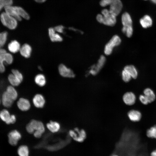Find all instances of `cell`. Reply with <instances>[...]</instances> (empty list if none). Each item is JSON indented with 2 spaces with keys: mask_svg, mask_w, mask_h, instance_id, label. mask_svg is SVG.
<instances>
[{
  "mask_svg": "<svg viewBox=\"0 0 156 156\" xmlns=\"http://www.w3.org/2000/svg\"><path fill=\"white\" fill-rule=\"evenodd\" d=\"M17 153L19 156H29V148L26 145H21L17 149Z\"/></svg>",
  "mask_w": 156,
  "mask_h": 156,
  "instance_id": "cell-27",
  "label": "cell"
},
{
  "mask_svg": "<svg viewBox=\"0 0 156 156\" xmlns=\"http://www.w3.org/2000/svg\"><path fill=\"white\" fill-rule=\"evenodd\" d=\"M127 116L131 121L134 122H139L142 118V114L141 112L135 109L129 110L127 113Z\"/></svg>",
  "mask_w": 156,
  "mask_h": 156,
  "instance_id": "cell-12",
  "label": "cell"
},
{
  "mask_svg": "<svg viewBox=\"0 0 156 156\" xmlns=\"http://www.w3.org/2000/svg\"><path fill=\"white\" fill-rule=\"evenodd\" d=\"M121 76L122 80L125 83L129 82L132 78L130 74L123 69L121 72Z\"/></svg>",
  "mask_w": 156,
  "mask_h": 156,
  "instance_id": "cell-33",
  "label": "cell"
},
{
  "mask_svg": "<svg viewBox=\"0 0 156 156\" xmlns=\"http://www.w3.org/2000/svg\"><path fill=\"white\" fill-rule=\"evenodd\" d=\"M16 118L14 115H10V117L8 120L5 122L7 124H14L16 121Z\"/></svg>",
  "mask_w": 156,
  "mask_h": 156,
  "instance_id": "cell-38",
  "label": "cell"
},
{
  "mask_svg": "<svg viewBox=\"0 0 156 156\" xmlns=\"http://www.w3.org/2000/svg\"><path fill=\"white\" fill-rule=\"evenodd\" d=\"M17 105L18 108L22 111L28 110L31 107L30 103L27 99L21 98L17 102Z\"/></svg>",
  "mask_w": 156,
  "mask_h": 156,
  "instance_id": "cell-13",
  "label": "cell"
},
{
  "mask_svg": "<svg viewBox=\"0 0 156 156\" xmlns=\"http://www.w3.org/2000/svg\"><path fill=\"white\" fill-rule=\"evenodd\" d=\"M8 79L9 81L12 86H18L22 82L17 77L12 73L8 75Z\"/></svg>",
  "mask_w": 156,
  "mask_h": 156,
  "instance_id": "cell-26",
  "label": "cell"
},
{
  "mask_svg": "<svg viewBox=\"0 0 156 156\" xmlns=\"http://www.w3.org/2000/svg\"><path fill=\"white\" fill-rule=\"evenodd\" d=\"M151 156H156V149L153 151L151 153Z\"/></svg>",
  "mask_w": 156,
  "mask_h": 156,
  "instance_id": "cell-43",
  "label": "cell"
},
{
  "mask_svg": "<svg viewBox=\"0 0 156 156\" xmlns=\"http://www.w3.org/2000/svg\"><path fill=\"white\" fill-rule=\"evenodd\" d=\"M13 2V0H0V6L3 8L4 7L11 5Z\"/></svg>",
  "mask_w": 156,
  "mask_h": 156,
  "instance_id": "cell-36",
  "label": "cell"
},
{
  "mask_svg": "<svg viewBox=\"0 0 156 156\" xmlns=\"http://www.w3.org/2000/svg\"><path fill=\"white\" fill-rule=\"evenodd\" d=\"M151 1L153 3L156 4V0H151Z\"/></svg>",
  "mask_w": 156,
  "mask_h": 156,
  "instance_id": "cell-44",
  "label": "cell"
},
{
  "mask_svg": "<svg viewBox=\"0 0 156 156\" xmlns=\"http://www.w3.org/2000/svg\"><path fill=\"white\" fill-rule=\"evenodd\" d=\"M6 52V51L5 49L0 48V55Z\"/></svg>",
  "mask_w": 156,
  "mask_h": 156,
  "instance_id": "cell-42",
  "label": "cell"
},
{
  "mask_svg": "<svg viewBox=\"0 0 156 156\" xmlns=\"http://www.w3.org/2000/svg\"><path fill=\"white\" fill-rule=\"evenodd\" d=\"M47 0H42V3L45 2Z\"/></svg>",
  "mask_w": 156,
  "mask_h": 156,
  "instance_id": "cell-47",
  "label": "cell"
},
{
  "mask_svg": "<svg viewBox=\"0 0 156 156\" xmlns=\"http://www.w3.org/2000/svg\"></svg>",
  "mask_w": 156,
  "mask_h": 156,
  "instance_id": "cell-49",
  "label": "cell"
},
{
  "mask_svg": "<svg viewBox=\"0 0 156 156\" xmlns=\"http://www.w3.org/2000/svg\"><path fill=\"white\" fill-rule=\"evenodd\" d=\"M10 116L9 111L6 109H3L0 112V118L5 122L8 120Z\"/></svg>",
  "mask_w": 156,
  "mask_h": 156,
  "instance_id": "cell-32",
  "label": "cell"
},
{
  "mask_svg": "<svg viewBox=\"0 0 156 156\" xmlns=\"http://www.w3.org/2000/svg\"><path fill=\"white\" fill-rule=\"evenodd\" d=\"M15 7L17 13L21 17L26 20L29 19V15L23 8L19 6H15Z\"/></svg>",
  "mask_w": 156,
  "mask_h": 156,
  "instance_id": "cell-30",
  "label": "cell"
},
{
  "mask_svg": "<svg viewBox=\"0 0 156 156\" xmlns=\"http://www.w3.org/2000/svg\"><path fill=\"white\" fill-rule=\"evenodd\" d=\"M14 101L8 96L6 91L3 93L2 95V102L4 107L8 108L10 107L13 104Z\"/></svg>",
  "mask_w": 156,
  "mask_h": 156,
  "instance_id": "cell-23",
  "label": "cell"
},
{
  "mask_svg": "<svg viewBox=\"0 0 156 156\" xmlns=\"http://www.w3.org/2000/svg\"><path fill=\"white\" fill-rule=\"evenodd\" d=\"M58 70L60 74L63 77L73 78L75 77L73 71L63 64H61L59 66Z\"/></svg>",
  "mask_w": 156,
  "mask_h": 156,
  "instance_id": "cell-11",
  "label": "cell"
},
{
  "mask_svg": "<svg viewBox=\"0 0 156 156\" xmlns=\"http://www.w3.org/2000/svg\"><path fill=\"white\" fill-rule=\"evenodd\" d=\"M8 35V33L6 31L0 33V48L2 47L6 43Z\"/></svg>",
  "mask_w": 156,
  "mask_h": 156,
  "instance_id": "cell-34",
  "label": "cell"
},
{
  "mask_svg": "<svg viewBox=\"0 0 156 156\" xmlns=\"http://www.w3.org/2000/svg\"><path fill=\"white\" fill-rule=\"evenodd\" d=\"M121 39L119 35H114L104 46V54L106 56L111 55L112 53L114 48L119 46L121 44Z\"/></svg>",
  "mask_w": 156,
  "mask_h": 156,
  "instance_id": "cell-2",
  "label": "cell"
},
{
  "mask_svg": "<svg viewBox=\"0 0 156 156\" xmlns=\"http://www.w3.org/2000/svg\"><path fill=\"white\" fill-rule=\"evenodd\" d=\"M20 48L19 43L16 40L11 41L8 45V50L13 53H16L19 51Z\"/></svg>",
  "mask_w": 156,
  "mask_h": 156,
  "instance_id": "cell-22",
  "label": "cell"
},
{
  "mask_svg": "<svg viewBox=\"0 0 156 156\" xmlns=\"http://www.w3.org/2000/svg\"><path fill=\"white\" fill-rule=\"evenodd\" d=\"M140 22L143 28H147L152 26L153 21L150 16L148 15H146L140 19Z\"/></svg>",
  "mask_w": 156,
  "mask_h": 156,
  "instance_id": "cell-17",
  "label": "cell"
},
{
  "mask_svg": "<svg viewBox=\"0 0 156 156\" xmlns=\"http://www.w3.org/2000/svg\"><path fill=\"white\" fill-rule=\"evenodd\" d=\"M46 126L48 129L53 133L58 132L60 128L59 123L55 121H51L47 124Z\"/></svg>",
  "mask_w": 156,
  "mask_h": 156,
  "instance_id": "cell-24",
  "label": "cell"
},
{
  "mask_svg": "<svg viewBox=\"0 0 156 156\" xmlns=\"http://www.w3.org/2000/svg\"><path fill=\"white\" fill-rule=\"evenodd\" d=\"M122 99L126 105L131 106L135 103L136 101V96L133 92H128L124 94L122 97Z\"/></svg>",
  "mask_w": 156,
  "mask_h": 156,
  "instance_id": "cell-10",
  "label": "cell"
},
{
  "mask_svg": "<svg viewBox=\"0 0 156 156\" xmlns=\"http://www.w3.org/2000/svg\"><path fill=\"white\" fill-rule=\"evenodd\" d=\"M13 57L12 55L7 52L0 55V73H2L5 70L4 65V62L8 64H11L13 62Z\"/></svg>",
  "mask_w": 156,
  "mask_h": 156,
  "instance_id": "cell-7",
  "label": "cell"
},
{
  "mask_svg": "<svg viewBox=\"0 0 156 156\" xmlns=\"http://www.w3.org/2000/svg\"><path fill=\"white\" fill-rule=\"evenodd\" d=\"M121 31L123 33L126 35L127 37L131 38L132 36L133 32L132 25L128 27L123 26Z\"/></svg>",
  "mask_w": 156,
  "mask_h": 156,
  "instance_id": "cell-31",
  "label": "cell"
},
{
  "mask_svg": "<svg viewBox=\"0 0 156 156\" xmlns=\"http://www.w3.org/2000/svg\"><path fill=\"white\" fill-rule=\"evenodd\" d=\"M146 134L148 138L156 139V124L148 129L146 132Z\"/></svg>",
  "mask_w": 156,
  "mask_h": 156,
  "instance_id": "cell-29",
  "label": "cell"
},
{
  "mask_svg": "<svg viewBox=\"0 0 156 156\" xmlns=\"http://www.w3.org/2000/svg\"><path fill=\"white\" fill-rule=\"evenodd\" d=\"M110 156H119L118 154L115 153V154H112Z\"/></svg>",
  "mask_w": 156,
  "mask_h": 156,
  "instance_id": "cell-45",
  "label": "cell"
},
{
  "mask_svg": "<svg viewBox=\"0 0 156 156\" xmlns=\"http://www.w3.org/2000/svg\"><path fill=\"white\" fill-rule=\"evenodd\" d=\"M2 9V8H1L0 6V11Z\"/></svg>",
  "mask_w": 156,
  "mask_h": 156,
  "instance_id": "cell-46",
  "label": "cell"
},
{
  "mask_svg": "<svg viewBox=\"0 0 156 156\" xmlns=\"http://www.w3.org/2000/svg\"><path fill=\"white\" fill-rule=\"evenodd\" d=\"M54 29L56 31L59 33H63L64 32V27L61 25H58L55 27Z\"/></svg>",
  "mask_w": 156,
  "mask_h": 156,
  "instance_id": "cell-40",
  "label": "cell"
},
{
  "mask_svg": "<svg viewBox=\"0 0 156 156\" xmlns=\"http://www.w3.org/2000/svg\"><path fill=\"white\" fill-rule=\"evenodd\" d=\"M69 134L74 140L79 142H83L87 136L86 133L84 129H79L77 128L70 130Z\"/></svg>",
  "mask_w": 156,
  "mask_h": 156,
  "instance_id": "cell-6",
  "label": "cell"
},
{
  "mask_svg": "<svg viewBox=\"0 0 156 156\" xmlns=\"http://www.w3.org/2000/svg\"><path fill=\"white\" fill-rule=\"evenodd\" d=\"M26 129L30 134H33L37 138H40L45 131V127L42 122L35 120H31L27 125Z\"/></svg>",
  "mask_w": 156,
  "mask_h": 156,
  "instance_id": "cell-1",
  "label": "cell"
},
{
  "mask_svg": "<svg viewBox=\"0 0 156 156\" xmlns=\"http://www.w3.org/2000/svg\"><path fill=\"white\" fill-rule=\"evenodd\" d=\"M34 80L36 83L41 87L44 86L46 83L45 78L44 76L42 74H39L36 75Z\"/></svg>",
  "mask_w": 156,
  "mask_h": 156,
  "instance_id": "cell-28",
  "label": "cell"
},
{
  "mask_svg": "<svg viewBox=\"0 0 156 156\" xmlns=\"http://www.w3.org/2000/svg\"><path fill=\"white\" fill-rule=\"evenodd\" d=\"M8 96L14 101L16 100L18 97L17 91L12 86H9L6 91Z\"/></svg>",
  "mask_w": 156,
  "mask_h": 156,
  "instance_id": "cell-25",
  "label": "cell"
},
{
  "mask_svg": "<svg viewBox=\"0 0 156 156\" xmlns=\"http://www.w3.org/2000/svg\"><path fill=\"white\" fill-rule=\"evenodd\" d=\"M0 103H1V101H0Z\"/></svg>",
  "mask_w": 156,
  "mask_h": 156,
  "instance_id": "cell-48",
  "label": "cell"
},
{
  "mask_svg": "<svg viewBox=\"0 0 156 156\" xmlns=\"http://www.w3.org/2000/svg\"><path fill=\"white\" fill-rule=\"evenodd\" d=\"M12 72L14 75L17 76L22 81L23 77L22 74L18 70L13 69L12 70Z\"/></svg>",
  "mask_w": 156,
  "mask_h": 156,
  "instance_id": "cell-37",
  "label": "cell"
},
{
  "mask_svg": "<svg viewBox=\"0 0 156 156\" xmlns=\"http://www.w3.org/2000/svg\"><path fill=\"white\" fill-rule=\"evenodd\" d=\"M106 61L105 56L103 55H101L97 63L92 65L90 67L88 71V75L95 76L98 74L105 65Z\"/></svg>",
  "mask_w": 156,
  "mask_h": 156,
  "instance_id": "cell-4",
  "label": "cell"
},
{
  "mask_svg": "<svg viewBox=\"0 0 156 156\" xmlns=\"http://www.w3.org/2000/svg\"><path fill=\"white\" fill-rule=\"evenodd\" d=\"M8 142L11 145L15 146L21 138V133L17 130H14L10 131L8 135Z\"/></svg>",
  "mask_w": 156,
  "mask_h": 156,
  "instance_id": "cell-9",
  "label": "cell"
},
{
  "mask_svg": "<svg viewBox=\"0 0 156 156\" xmlns=\"http://www.w3.org/2000/svg\"><path fill=\"white\" fill-rule=\"evenodd\" d=\"M143 94L147 98L149 103L154 102L156 99V95L155 93L151 88H147L143 91Z\"/></svg>",
  "mask_w": 156,
  "mask_h": 156,
  "instance_id": "cell-15",
  "label": "cell"
},
{
  "mask_svg": "<svg viewBox=\"0 0 156 156\" xmlns=\"http://www.w3.org/2000/svg\"><path fill=\"white\" fill-rule=\"evenodd\" d=\"M123 69L127 71L131 75L132 78L136 79L138 76V72L135 67L132 65H128L125 66Z\"/></svg>",
  "mask_w": 156,
  "mask_h": 156,
  "instance_id": "cell-21",
  "label": "cell"
},
{
  "mask_svg": "<svg viewBox=\"0 0 156 156\" xmlns=\"http://www.w3.org/2000/svg\"><path fill=\"white\" fill-rule=\"evenodd\" d=\"M138 99L140 102L143 105H146L149 104L147 98L143 94L139 95Z\"/></svg>",
  "mask_w": 156,
  "mask_h": 156,
  "instance_id": "cell-35",
  "label": "cell"
},
{
  "mask_svg": "<svg viewBox=\"0 0 156 156\" xmlns=\"http://www.w3.org/2000/svg\"><path fill=\"white\" fill-rule=\"evenodd\" d=\"M101 13L103 16L102 24L111 27L115 25L116 23V16L111 13L109 10L104 9L102 10Z\"/></svg>",
  "mask_w": 156,
  "mask_h": 156,
  "instance_id": "cell-5",
  "label": "cell"
},
{
  "mask_svg": "<svg viewBox=\"0 0 156 156\" xmlns=\"http://www.w3.org/2000/svg\"><path fill=\"white\" fill-rule=\"evenodd\" d=\"M103 19V16L101 14H98L96 16L97 21L100 23H102Z\"/></svg>",
  "mask_w": 156,
  "mask_h": 156,
  "instance_id": "cell-41",
  "label": "cell"
},
{
  "mask_svg": "<svg viewBox=\"0 0 156 156\" xmlns=\"http://www.w3.org/2000/svg\"><path fill=\"white\" fill-rule=\"evenodd\" d=\"M109 5L110 13L116 16L120 13L122 8V4L120 0H112Z\"/></svg>",
  "mask_w": 156,
  "mask_h": 156,
  "instance_id": "cell-8",
  "label": "cell"
},
{
  "mask_svg": "<svg viewBox=\"0 0 156 156\" xmlns=\"http://www.w3.org/2000/svg\"><path fill=\"white\" fill-rule=\"evenodd\" d=\"M0 19L3 25L9 29H14L17 27V20L5 12L1 14Z\"/></svg>",
  "mask_w": 156,
  "mask_h": 156,
  "instance_id": "cell-3",
  "label": "cell"
},
{
  "mask_svg": "<svg viewBox=\"0 0 156 156\" xmlns=\"http://www.w3.org/2000/svg\"><path fill=\"white\" fill-rule=\"evenodd\" d=\"M54 28L51 27L48 29L49 35L51 40L53 42H61L63 39L57 33H56Z\"/></svg>",
  "mask_w": 156,
  "mask_h": 156,
  "instance_id": "cell-18",
  "label": "cell"
},
{
  "mask_svg": "<svg viewBox=\"0 0 156 156\" xmlns=\"http://www.w3.org/2000/svg\"><path fill=\"white\" fill-rule=\"evenodd\" d=\"M121 22L123 26L132 25V20L130 14L127 12L123 13L121 16Z\"/></svg>",
  "mask_w": 156,
  "mask_h": 156,
  "instance_id": "cell-20",
  "label": "cell"
},
{
  "mask_svg": "<svg viewBox=\"0 0 156 156\" xmlns=\"http://www.w3.org/2000/svg\"><path fill=\"white\" fill-rule=\"evenodd\" d=\"M19 51L22 56L26 58H28L31 55V48L29 44H25L21 47Z\"/></svg>",
  "mask_w": 156,
  "mask_h": 156,
  "instance_id": "cell-19",
  "label": "cell"
},
{
  "mask_svg": "<svg viewBox=\"0 0 156 156\" xmlns=\"http://www.w3.org/2000/svg\"><path fill=\"white\" fill-rule=\"evenodd\" d=\"M33 102L35 107L38 108H41L44 106L45 101L42 94H37L34 96Z\"/></svg>",
  "mask_w": 156,
  "mask_h": 156,
  "instance_id": "cell-14",
  "label": "cell"
},
{
  "mask_svg": "<svg viewBox=\"0 0 156 156\" xmlns=\"http://www.w3.org/2000/svg\"><path fill=\"white\" fill-rule=\"evenodd\" d=\"M4 8L6 13L14 17L17 21H21V18L17 13L15 6L10 5L6 6Z\"/></svg>",
  "mask_w": 156,
  "mask_h": 156,
  "instance_id": "cell-16",
  "label": "cell"
},
{
  "mask_svg": "<svg viewBox=\"0 0 156 156\" xmlns=\"http://www.w3.org/2000/svg\"><path fill=\"white\" fill-rule=\"evenodd\" d=\"M111 1L112 0H101L100 2V5L102 7H105L109 5Z\"/></svg>",
  "mask_w": 156,
  "mask_h": 156,
  "instance_id": "cell-39",
  "label": "cell"
}]
</instances>
